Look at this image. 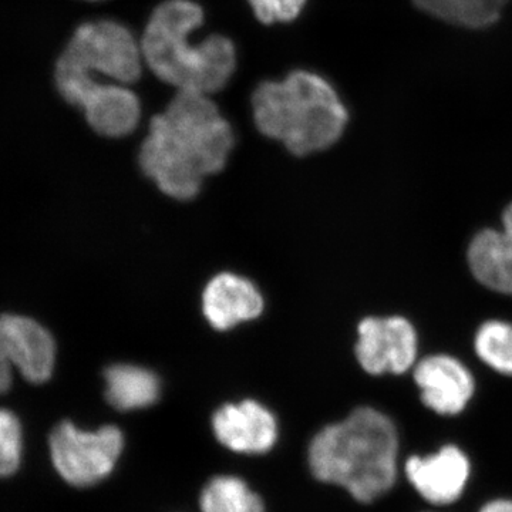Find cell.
Wrapping results in <instances>:
<instances>
[{
    "mask_svg": "<svg viewBox=\"0 0 512 512\" xmlns=\"http://www.w3.org/2000/svg\"><path fill=\"white\" fill-rule=\"evenodd\" d=\"M234 144L231 124L208 94L178 90L151 120L138 163L168 197L191 200L205 177L225 167Z\"/></svg>",
    "mask_w": 512,
    "mask_h": 512,
    "instance_id": "6da1fadb",
    "label": "cell"
},
{
    "mask_svg": "<svg viewBox=\"0 0 512 512\" xmlns=\"http://www.w3.org/2000/svg\"><path fill=\"white\" fill-rule=\"evenodd\" d=\"M397 454L393 421L372 407H359L313 437L309 467L316 480L345 488L359 503H372L393 487Z\"/></svg>",
    "mask_w": 512,
    "mask_h": 512,
    "instance_id": "7a4b0ae2",
    "label": "cell"
},
{
    "mask_svg": "<svg viewBox=\"0 0 512 512\" xmlns=\"http://www.w3.org/2000/svg\"><path fill=\"white\" fill-rule=\"evenodd\" d=\"M204 23V10L191 0H165L141 37L144 62L161 82L177 90L214 94L227 86L237 67V50L228 37L201 43L190 36Z\"/></svg>",
    "mask_w": 512,
    "mask_h": 512,
    "instance_id": "3957f363",
    "label": "cell"
},
{
    "mask_svg": "<svg viewBox=\"0 0 512 512\" xmlns=\"http://www.w3.org/2000/svg\"><path fill=\"white\" fill-rule=\"evenodd\" d=\"M256 127L281 141L295 156L330 148L348 126L339 94L319 74L295 70L284 80H268L252 94Z\"/></svg>",
    "mask_w": 512,
    "mask_h": 512,
    "instance_id": "277c9868",
    "label": "cell"
},
{
    "mask_svg": "<svg viewBox=\"0 0 512 512\" xmlns=\"http://www.w3.org/2000/svg\"><path fill=\"white\" fill-rule=\"evenodd\" d=\"M143 52L133 33L114 20L84 23L73 33L56 63L55 80L67 103L99 76L133 84L143 72Z\"/></svg>",
    "mask_w": 512,
    "mask_h": 512,
    "instance_id": "5b68a950",
    "label": "cell"
},
{
    "mask_svg": "<svg viewBox=\"0 0 512 512\" xmlns=\"http://www.w3.org/2000/svg\"><path fill=\"white\" fill-rule=\"evenodd\" d=\"M49 444L59 476L73 487L84 488L113 473L123 453L124 436L116 426L86 431L63 421L50 434Z\"/></svg>",
    "mask_w": 512,
    "mask_h": 512,
    "instance_id": "8992f818",
    "label": "cell"
},
{
    "mask_svg": "<svg viewBox=\"0 0 512 512\" xmlns=\"http://www.w3.org/2000/svg\"><path fill=\"white\" fill-rule=\"evenodd\" d=\"M56 365L52 333L35 319L22 315L0 316V394L13 383V370L30 383H46Z\"/></svg>",
    "mask_w": 512,
    "mask_h": 512,
    "instance_id": "52a82bcc",
    "label": "cell"
},
{
    "mask_svg": "<svg viewBox=\"0 0 512 512\" xmlns=\"http://www.w3.org/2000/svg\"><path fill=\"white\" fill-rule=\"evenodd\" d=\"M356 359L369 375H403L419 355V336L403 316L365 318L357 326Z\"/></svg>",
    "mask_w": 512,
    "mask_h": 512,
    "instance_id": "ba28073f",
    "label": "cell"
},
{
    "mask_svg": "<svg viewBox=\"0 0 512 512\" xmlns=\"http://www.w3.org/2000/svg\"><path fill=\"white\" fill-rule=\"evenodd\" d=\"M413 377L424 406L441 416L463 412L476 392L473 373L456 357L444 353L419 360Z\"/></svg>",
    "mask_w": 512,
    "mask_h": 512,
    "instance_id": "9c48e42d",
    "label": "cell"
},
{
    "mask_svg": "<svg viewBox=\"0 0 512 512\" xmlns=\"http://www.w3.org/2000/svg\"><path fill=\"white\" fill-rule=\"evenodd\" d=\"M212 431L234 453L265 454L278 440V421L261 403L225 404L212 416Z\"/></svg>",
    "mask_w": 512,
    "mask_h": 512,
    "instance_id": "30bf717a",
    "label": "cell"
},
{
    "mask_svg": "<svg viewBox=\"0 0 512 512\" xmlns=\"http://www.w3.org/2000/svg\"><path fill=\"white\" fill-rule=\"evenodd\" d=\"M70 104L80 107L89 126L104 137H126L140 123V100L124 84H89Z\"/></svg>",
    "mask_w": 512,
    "mask_h": 512,
    "instance_id": "8fae6325",
    "label": "cell"
},
{
    "mask_svg": "<svg viewBox=\"0 0 512 512\" xmlns=\"http://www.w3.org/2000/svg\"><path fill=\"white\" fill-rule=\"evenodd\" d=\"M406 474L424 500L431 504H450L466 488L470 463L460 448L447 446L430 457L409 458Z\"/></svg>",
    "mask_w": 512,
    "mask_h": 512,
    "instance_id": "7c38bea8",
    "label": "cell"
},
{
    "mask_svg": "<svg viewBox=\"0 0 512 512\" xmlns=\"http://www.w3.org/2000/svg\"><path fill=\"white\" fill-rule=\"evenodd\" d=\"M501 221L503 228H485L471 239L468 266L485 288L512 296V202Z\"/></svg>",
    "mask_w": 512,
    "mask_h": 512,
    "instance_id": "4fadbf2b",
    "label": "cell"
},
{
    "mask_svg": "<svg viewBox=\"0 0 512 512\" xmlns=\"http://www.w3.org/2000/svg\"><path fill=\"white\" fill-rule=\"evenodd\" d=\"M202 311L212 328L228 330L258 318L264 311V298L251 281L225 272L205 288Z\"/></svg>",
    "mask_w": 512,
    "mask_h": 512,
    "instance_id": "5bb4252c",
    "label": "cell"
},
{
    "mask_svg": "<svg viewBox=\"0 0 512 512\" xmlns=\"http://www.w3.org/2000/svg\"><path fill=\"white\" fill-rule=\"evenodd\" d=\"M104 380L107 402L121 412L146 409L160 399V379L146 367L119 363L106 370Z\"/></svg>",
    "mask_w": 512,
    "mask_h": 512,
    "instance_id": "9a60e30c",
    "label": "cell"
},
{
    "mask_svg": "<svg viewBox=\"0 0 512 512\" xmlns=\"http://www.w3.org/2000/svg\"><path fill=\"white\" fill-rule=\"evenodd\" d=\"M508 2L510 0H413L421 12L468 29L494 25Z\"/></svg>",
    "mask_w": 512,
    "mask_h": 512,
    "instance_id": "2e32d148",
    "label": "cell"
},
{
    "mask_svg": "<svg viewBox=\"0 0 512 512\" xmlns=\"http://www.w3.org/2000/svg\"><path fill=\"white\" fill-rule=\"evenodd\" d=\"M202 512H265L264 501L242 478L218 476L205 485L200 497Z\"/></svg>",
    "mask_w": 512,
    "mask_h": 512,
    "instance_id": "e0dca14e",
    "label": "cell"
},
{
    "mask_svg": "<svg viewBox=\"0 0 512 512\" xmlns=\"http://www.w3.org/2000/svg\"><path fill=\"white\" fill-rule=\"evenodd\" d=\"M474 350L478 359L495 372L512 376V323L487 320L474 336Z\"/></svg>",
    "mask_w": 512,
    "mask_h": 512,
    "instance_id": "ac0fdd59",
    "label": "cell"
},
{
    "mask_svg": "<svg viewBox=\"0 0 512 512\" xmlns=\"http://www.w3.org/2000/svg\"><path fill=\"white\" fill-rule=\"evenodd\" d=\"M23 433L20 421L10 410L0 409V477L15 474L22 463Z\"/></svg>",
    "mask_w": 512,
    "mask_h": 512,
    "instance_id": "d6986e66",
    "label": "cell"
},
{
    "mask_svg": "<svg viewBox=\"0 0 512 512\" xmlns=\"http://www.w3.org/2000/svg\"><path fill=\"white\" fill-rule=\"evenodd\" d=\"M256 19L264 25L292 22L301 15L308 0H248Z\"/></svg>",
    "mask_w": 512,
    "mask_h": 512,
    "instance_id": "ffe728a7",
    "label": "cell"
},
{
    "mask_svg": "<svg viewBox=\"0 0 512 512\" xmlns=\"http://www.w3.org/2000/svg\"><path fill=\"white\" fill-rule=\"evenodd\" d=\"M481 512H512V501L497 500L485 505Z\"/></svg>",
    "mask_w": 512,
    "mask_h": 512,
    "instance_id": "44dd1931",
    "label": "cell"
}]
</instances>
